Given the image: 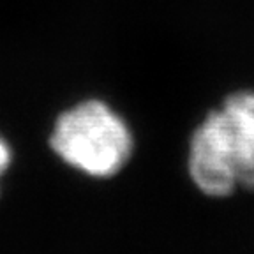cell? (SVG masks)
Instances as JSON below:
<instances>
[{"label": "cell", "mask_w": 254, "mask_h": 254, "mask_svg": "<svg viewBox=\"0 0 254 254\" xmlns=\"http://www.w3.org/2000/svg\"><path fill=\"white\" fill-rule=\"evenodd\" d=\"M50 145L67 166L92 179H111L129 163L134 141L111 108L87 101L57 119Z\"/></svg>", "instance_id": "6da1fadb"}, {"label": "cell", "mask_w": 254, "mask_h": 254, "mask_svg": "<svg viewBox=\"0 0 254 254\" xmlns=\"http://www.w3.org/2000/svg\"><path fill=\"white\" fill-rule=\"evenodd\" d=\"M189 177L208 198H228L238 189L237 166L217 110L208 113L190 138Z\"/></svg>", "instance_id": "7a4b0ae2"}, {"label": "cell", "mask_w": 254, "mask_h": 254, "mask_svg": "<svg viewBox=\"0 0 254 254\" xmlns=\"http://www.w3.org/2000/svg\"><path fill=\"white\" fill-rule=\"evenodd\" d=\"M217 113L233 152L238 187L254 192V94L230 95Z\"/></svg>", "instance_id": "3957f363"}, {"label": "cell", "mask_w": 254, "mask_h": 254, "mask_svg": "<svg viewBox=\"0 0 254 254\" xmlns=\"http://www.w3.org/2000/svg\"><path fill=\"white\" fill-rule=\"evenodd\" d=\"M11 161H12L11 148H9V145L5 143V139L0 138V179H2V175L9 170V166H11Z\"/></svg>", "instance_id": "277c9868"}]
</instances>
